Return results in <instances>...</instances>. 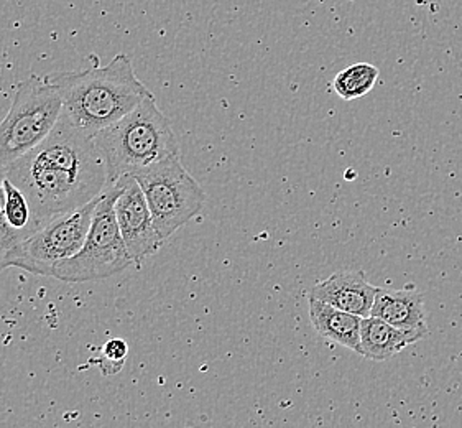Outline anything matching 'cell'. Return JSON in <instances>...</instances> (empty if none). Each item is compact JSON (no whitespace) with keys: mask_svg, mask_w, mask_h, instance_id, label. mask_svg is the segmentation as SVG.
<instances>
[{"mask_svg":"<svg viewBox=\"0 0 462 428\" xmlns=\"http://www.w3.org/2000/svg\"><path fill=\"white\" fill-rule=\"evenodd\" d=\"M5 173L27 196L38 228L91 203L109 187L94 137L63 114L47 139L5 168Z\"/></svg>","mask_w":462,"mask_h":428,"instance_id":"1","label":"cell"},{"mask_svg":"<svg viewBox=\"0 0 462 428\" xmlns=\"http://www.w3.org/2000/svg\"><path fill=\"white\" fill-rule=\"evenodd\" d=\"M63 103V116L94 137L121 121L142 101L155 98L135 75L130 56L116 55L106 66L47 76Z\"/></svg>","mask_w":462,"mask_h":428,"instance_id":"2","label":"cell"},{"mask_svg":"<svg viewBox=\"0 0 462 428\" xmlns=\"http://www.w3.org/2000/svg\"><path fill=\"white\" fill-rule=\"evenodd\" d=\"M101 152L109 185L134 177L162 160L180 157V145L167 116L155 98H148L121 121L94 135Z\"/></svg>","mask_w":462,"mask_h":428,"instance_id":"3","label":"cell"},{"mask_svg":"<svg viewBox=\"0 0 462 428\" xmlns=\"http://www.w3.org/2000/svg\"><path fill=\"white\" fill-rule=\"evenodd\" d=\"M63 103L50 79L30 78L17 84L7 116L0 122V168L35 149L61 117Z\"/></svg>","mask_w":462,"mask_h":428,"instance_id":"4","label":"cell"},{"mask_svg":"<svg viewBox=\"0 0 462 428\" xmlns=\"http://www.w3.org/2000/svg\"><path fill=\"white\" fill-rule=\"evenodd\" d=\"M119 190L121 187L116 181L102 193L81 251L58 264L51 272L53 279L68 284L96 282L121 274L134 264L116 219L114 205Z\"/></svg>","mask_w":462,"mask_h":428,"instance_id":"5","label":"cell"},{"mask_svg":"<svg viewBox=\"0 0 462 428\" xmlns=\"http://www.w3.org/2000/svg\"><path fill=\"white\" fill-rule=\"evenodd\" d=\"M134 178L139 181L155 228L163 239L189 223L206 205L203 188L183 167L180 157L162 160Z\"/></svg>","mask_w":462,"mask_h":428,"instance_id":"6","label":"cell"},{"mask_svg":"<svg viewBox=\"0 0 462 428\" xmlns=\"http://www.w3.org/2000/svg\"><path fill=\"white\" fill-rule=\"evenodd\" d=\"M99 198L76 211L56 218L51 223L40 228L33 236L17 244L5 257V269L17 267L35 275L51 277V272L58 264L81 251Z\"/></svg>","mask_w":462,"mask_h":428,"instance_id":"7","label":"cell"},{"mask_svg":"<svg viewBox=\"0 0 462 428\" xmlns=\"http://www.w3.org/2000/svg\"><path fill=\"white\" fill-rule=\"evenodd\" d=\"M116 198V219L132 261L142 262L160 251L163 237L158 233L147 200L134 177H122Z\"/></svg>","mask_w":462,"mask_h":428,"instance_id":"8","label":"cell"},{"mask_svg":"<svg viewBox=\"0 0 462 428\" xmlns=\"http://www.w3.org/2000/svg\"><path fill=\"white\" fill-rule=\"evenodd\" d=\"M377 290L379 287L369 284L361 270H341L311 287L308 298L321 300L347 313L365 318L370 317Z\"/></svg>","mask_w":462,"mask_h":428,"instance_id":"9","label":"cell"},{"mask_svg":"<svg viewBox=\"0 0 462 428\" xmlns=\"http://www.w3.org/2000/svg\"><path fill=\"white\" fill-rule=\"evenodd\" d=\"M370 315L382 318L389 325L400 330L421 331L428 335L425 300L416 289L392 290L379 287Z\"/></svg>","mask_w":462,"mask_h":428,"instance_id":"10","label":"cell"},{"mask_svg":"<svg viewBox=\"0 0 462 428\" xmlns=\"http://www.w3.org/2000/svg\"><path fill=\"white\" fill-rule=\"evenodd\" d=\"M425 336L421 331L400 330L370 315L362 318L361 356L370 361H387Z\"/></svg>","mask_w":462,"mask_h":428,"instance_id":"11","label":"cell"},{"mask_svg":"<svg viewBox=\"0 0 462 428\" xmlns=\"http://www.w3.org/2000/svg\"><path fill=\"white\" fill-rule=\"evenodd\" d=\"M310 318L318 335L333 341L336 345L361 354L362 318L333 307L321 300L308 298Z\"/></svg>","mask_w":462,"mask_h":428,"instance_id":"12","label":"cell"},{"mask_svg":"<svg viewBox=\"0 0 462 428\" xmlns=\"http://www.w3.org/2000/svg\"><path fill=\"white\" fill-rule=\"evenodd\" d=\"M379 68L370 63L347 66L334 76L333 89L344 101H354L369 94L379 79Z\"/></svg>","mask_w":462,"mask_h":428,"instance_id":"13","label":"cell"},{"mask_svg":"<svg viewBox=\"0 0 462 428\" xmlns=\"http://www.w3.org/2000/svg\"><path fill=\"white\" fill-rule=\"evenodd\" d=\"M5 216L12 228V231L19 237L20 242L25 241L30 236L37 233L38 224L32 208L28 203L27 196L22 193L20 188L15 187L9 178H5Z\"/></svg>","mask_w":462,"mask_h":428,"instance_id":"14","label":"cell"},{"mask_svg":"<svg viewBox=\"0 0 462 428\" xmlns=\"http://www.w3.org/2000/svg\"><path fill=\"white\" fill-rule=\"evenodd\" d=\"M5 168H0V272L5 270V257L17 244H20V239L15 236V233L12 231V228L9 226L7 221V216H5Z\"/></svg>","mask_w":462,"mask_h":428,"instance_id":"15","label":"cell"},{"mask_svg":"<svg viewBox=\"0 0 462 428\" xmlns=\"http://www.w3.org/2000/svg\"><path fill=\"white\" fill-rule=\"evenodd\" d=\"M127 353H129L127 343L121 338H116L102 346L101 356H99V359H96V363L101 366L102 374L111 376V374L121 371Z\"/></svg>","mask_w":462,"mask_h":428,"instance_id":"16","label":"cell"}]
</instances>
